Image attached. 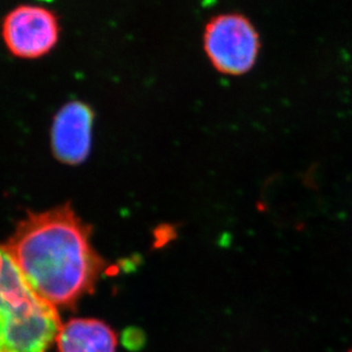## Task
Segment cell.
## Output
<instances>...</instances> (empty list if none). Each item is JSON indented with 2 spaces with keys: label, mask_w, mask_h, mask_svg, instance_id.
I'll list each match as a JSON object with an SVG mask.
<instances>
[{
  "label": "cell",
  "mask_w": 352,
  "mask_h": 352,
  "mask_svg": "<svg viewBox=\"0 0 352 352\" xmlns=\"http://www.w3.org/2000/svg\"><path fill=\"white\" fill-rule=\"evenodd\" d=\"M349 352H352V350H350V351H349Z\"/></svg>",
  "instance_id": "ba28073f"
},
{
  "label": "cell",
  "mask_w": 352,
  "mask_h": 352,
  "mask_svg": "<svg viewBox=\"0 0 352 352\" xmlns=\"http://www.w3.org/2000/svg\"><path fill=\"white\" fill-rule=\"evenodd\" d=\"M58 352H117L118 339L105 322L75 318L62 325L56 338Z\"/></svg>",
  "instance_id": "8992f818"
},
{
  "label": "cell",
  "mask_w": 352,
  "mask_h": 352,
  "mask_svg": "<svg viewBox=\"0 0 352 352\" xmlns=\"http://www.w3.org/2000/svg\"><path fill=\"white\" fill-rule=\"evenodd\" d=\"M41 1H46V3H48V1H52V0H41Z\"/></svg>",
  "instance_id": "52a82bcc"
},
{
  "label": "cell",
  "mask_w": 352,
  "mask_h": 352,
  "mask_svg": "<svg viewBox=\"0 0 352 352\" xmlns=\"http://www.w3.org/2000/svg\"><path fill=\"white\" fill-rule=\"evenodd\" d=\"M204 50L213 68L222 75H246L254 68L261 38L244 14L223 13L212 17L204 30Z\"/></svg>",
  "instance_id": "3957f363"
},
{
  "label": "cell",
  "mask_w": 352,
  "mask_h": 352,
  "mask_svg": "<svg viewBox=\"0 0 352 352\" xmlns=\"http://www.w3.org/2000/svg\"><path fill=\"white\" fill-rule=\"evenodd\" d=\"M3 38L14 56L28 60L41 58L58 44V16L45 7L21 5L3 19Z\"/></svg>",
  "instance_id": "277c9868"
},
{
  "label": "cell",
  "mask_w": 352,
  "mask_h": 352,
  "mask_svg": "<svg viewBox=\"0 0 352 352\" xmlns=\"http://www.w3.org/2000/svg\"><path fill=\"white\" fill-rule=\"evenodd\" d=\"M89 237L87 224L65 205L30 214L5 246L39 298L70 308L93 292L104 269Z\"/></svg>",
  "instance_id": "6da1fadb"
},
{
  "label": "cell",
  "mask_w": 352,
  "mask_h": 352,
  "mask_svg": "<svg viewBox=\"0 0 352 352\" xmlns=\"http://www.w3.org/2000/svg\"><path fill=\"white\" fill-rule=\"evenodd\" d=\"M93 122L94 112L82 102H70L60 109L52 127V146L58 160L75 165L87 158Z\"/></svg>",
  "instance_id": "5b68a950"
},
{
  "label": "cell",
  "mask_w": 352,
  "mask_h": 352,
  "mask_svg": "<svg viewBox=\"0 0 352 352\" xmlns=\"http://www.w3.org/2000/svg\"><path fill=\"white\" fill-rule=\"evenodd\" d=\"M62 325L58 309L34 293L0 245V352H47Z\"/></svg>",
  "instance_id": "7a4b0ae2"
}]
</instances>
